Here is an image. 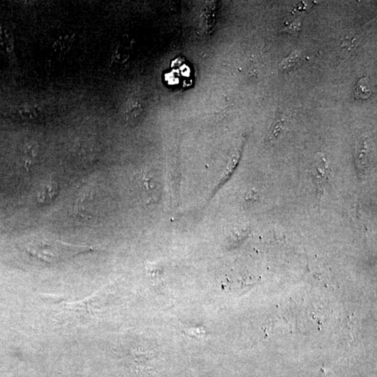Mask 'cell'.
Instances as JSON below:
<instances>
[{
    "instance_id": "cell-11",
    "label": "cell",
    "mask_w": 377,
    "mask_h": 377,
    "mask_svg": "<svg viewBox=\"0 0 377 377\" xmlns=\"http://www.w3.org/2000/svg\"><path fill=\"white\" fill-rule=\"evenodd\" d=\"M322 371L323 372V373L322 374V377H326L325 370H324V369H322Z\"/></svg>"
},
{
    "instance_id": "cell-3",
    "label": "cell",
    "mask_w": 377,
    "mask_h": 377,
    "mask_svg": "<svg viewBox=\"0 0 377 377\" xmlns=\"http://www.w3.org/2000/svg\"><path fill=\"white\" fill-rule=\"evenodd\" d=\"M142 186L144 188V191L147 193L148 196V198L152 200L153 202H155V200H158V186L156 184V182L154 179L152 177H148L146 176V174H144V176L142 177Z\"/></svg>"
},
{
    "instance_id": "cell-4",
    "label": "cell",
    "mask_w": 377,
    "mask_h": 377,
    "mask_svg": "<svg viewBox=\"0 0 377 377\" xmlns=\"http://www.w3.org/2000/svg\"><path fill=\"white\" fill-rule=\"evenodd\" d=\"M372 88L370 80L367 77L362 78L357 82L355 89L356 98L358 100H366L371 96Z\"/></svg>"
},
{
    "instance_id": "cell-10",
    "label": "cell",
    "mask_w": 377,
    "mask_h": 377,
    "mask_svg": "<svg viewBox=\"0 0 377 377\" xmlns=\"http://www.w3.org/2000/svg\"><path fill=\"white\" fill-rule=\"evenodd\" d=\"M299 60V56L297 52H292L288 58H284L280 63V66L282 70H288L293 68Z\"/></svg>"
},
{
    "instance_id": "cell-8",
    "label": "cell",
    "mask_w": 377,
    "mask_h": 377,
    "mask_svg": "<svg viewBox=\"0 0 377 377\" xmlns=\"http://www.w3.org/2000/svg\"><path fill=\"white\" fill-rule=\"evenodd\" d=\"M142 105L138 102H135L128 106V110L125 112V116H126V120H130L138 118L142 114Z\"/></svg>"
},
{
    "instance_id": "cell-5",
    "label": "cell",
    "mask_w": 377,
    "mask_h": 377,
    "mask_svg": "<svg viewBox=\"0 0 377 377\" xmlns=\"http://www.w3.org/2000/svg\"><path fill=\"white\" fill-rule=\"evenodd\" d=\"M42 112V108L38 106H24L18 109V114L26 120H33L38 118Z\"/></svg>"
},
{
    "instance_id": "cell-1",
    "label": "cell",
    "mask_w": 377,
    "mask_h": 377,
    "mask_svg": "<svg viewBox=\"0 0 377 377\" xmlns=\"http://www.w3.org/2000/svg\"><path fill=\"white\" fill-rule=\"evenodd\" d=\"M22 250L30 264L36 266L54 265L94 249L87 246H72L48 236H35L24 241Z\"/></svg>"
},
{
    "instance_id": "cell-6",
    "label": "cell",
    "mask_w": 377,
    "mask_h": 377,
    "mask_svg": "<svg viewBox=\"0 0 377 377\" xmlns=\"http://www.w3.org/2000/svg\"><path fill=\"white\" fill-rule=\"evenodd\" d=\"M0 46L6 52L13 50V40L6 28L0 27Z\"/></svg>"
},
{
    "instance_id": "cell-9",
    "label": "cell",
    "mask_w": 377,
    "mask_h": 377,
    "mask_svg": "<svg viewBox=\"0 0 377 377\" xmlns=\"http://www.w3.org/2000/svg\"><path fill=\"white\" fill-rule=\"evenodd\" d=\"M282 126V120L281 118L276 120V121L274 122V124L272 125V128H271L268 136L267 142H274L278 138L280 132H281Z\"/></svg>"
},
{
    "instance_id": "cell-2",
    "label": "cell",
    "mask_w": 377,
    "mask_h": 377,
    "mask_svg": "<svg viewBox=\"0 0 377 377\" xmlns=\"http://www.w3.org/2000/svg\"><path fill=\"white\" fill-rule=\"evenodd\" d=\"M74 40V35L73 34L68 33V34L61 35L54 40L52 44V48L56 52L64 54L71 48Z\"/></svg>"
},
{
    "instance_id": "cell-7",
    "label": "cell",
    "mask_w": 377,
    "mask_h": 377,
    "mask_svg": "<svg viewBox=\"0 0 377 377\" xmlns=\"http://www.w3.org/2000/svg\"><path fill=\"white\" fill-rule=\"evenodd\" d=\"M327 179V172L326 170V168H320L318 167L316 168V174H315L314 180L315 184L317 188H318V192H323L324 186H325L326 180Z\"/></svg>"
}]
</instances>
